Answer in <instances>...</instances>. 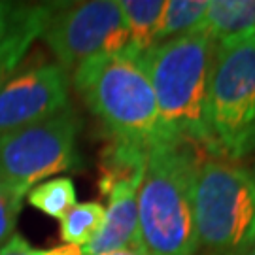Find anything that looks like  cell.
<instances>
[{"instance_id": "1", "label": "cell", "mask_w": 255, "mask_h": 255, "mask_svg": "<svg viewBox=\"0 0 255 255\" xmlns=\"http://www.w3.org/2000/svg\"><path fill=\"white\" fill-rule=\"evenodd\" d=\"M195 146L164 140L147 149L138 187V240L147 255H195Z\"/></svg>"}, {"instance_id": "2", "label": "cell", "mask_w": 255, "mask_h": 255, "mask_svg": "<svg viewBox=\"0 0 255 255\" xmlns=\"http://www.w3.org/2000/svg\"><path fill=\"white\" fill-rule=\"evenodd\" d=\"M216 44L201 27L147 49L146 72L153 87L164 140L212 151L206 97Z\"/></svg>"}, {"instance_id": "3", "label": "cell", "mask_w": 255, "mask_h": 255, "mask_svg": "<svg viewBox=\"0 0 255 255\" xmlns=\"http://www.w3.org/2000/svg\"><path fill=\"white\" fill-rule=\"evenodd\" d=\"M72 82L114 140L146 151L164 142L153 87L140 51L130 47L87 59L72 72Z\"/></svg>"}, {"instance_id": "4", "label": "cell", "mask_w": 255, "mask_h": 255, "mask_svg": "<svg viewBox=\"0 0 255 255\" xmlns=\"http://www.w3.org/2000/svg\"><path fill=\"white\" fill-rule=\"evenodd\" d=\"M195 227L202 255H240L255 240V176L223 157L199 161Z\"/></svg>"}, {"instance_id": "5", "label": "cell", "mask_w": 255, "mask_h": 255, "mask_svg": "<svg viewBox=\"0 0 255 255\" xmlns=\"http://www.w3.org/2000/svg\"><path fill=\"white\" fill-rule=\"evenodd\" d=\"M206 123L216 157L233 161L255 149V36L214 49Z\"/></svg>"}, {"instance_id": "6", "label": "cell", "mask_w": 255, "mask_h": 255, "mask_svg": "<svg viewBox=\"0 0 255 255\" xmlns=\"http://www.w3.org/2000/svg\"><path fill=\"white\" fill-rule=\"evenodd\" d=\"M80 119L68 106L36 125L0 134V182L27 195L42 180L78 164Z\"/></svg>"}, {"instance_id": "7", "label": "cell", "mask_w": 255, "mask_h": 255, "mask_svg": "<svg viewBox=\"0 0 255 255\" xmlns=\"http://www.w3.org/2000/svg\"><path fill=\"white\" fill-rule=\"evenodd\" d=\"M42 38L66 72H74L87 59L132 47L118 0L61 4Z\"/></svg>"}, {"instance_id": "8", "label": "cell", "mask_w": 255, "mask_h": 255, "mask_svg": "<svg viewBox=\"0 0 255 255\" xmlns=\"http://www.w3.org/2000/svg\"><path fill=\"white\" fill-rule=\"evenodd\" d=\"M68 87L70 76L57 63L13 74L0 89V134L61 114L70 106Z\"/></svg>"}, {"instance_id": "9", "label": "cell", "mask_w": 255, "mask_h": 255, "mask_svg": "<svg viewBox=\"0 0 255 255\" xmlns=\"http://www.w3.org/2000/svg\"><path fill=\"white\" fill-rule=\"evenodd\" d=\"M142 176L119 180L104 195L108 197L106 216L95 237L80 248L82 255H102L140 244L138 240V187Z\"/></svg>"}, {"instance_id": "10", "label": "cell", "mask_w": 255, "mask_h": 255, "mask_svg": "<svg viewBox=\"0 0 255 255\" xmlns=\"http://www.w3.org/2000/svg\"><path fill=\"white\" fill-rule=\"evenodd\" d=\"M61 4H25L9 36L0 46V89L13 76L34 38L42 36Z\"/></svg>"}, {"instance_id": "11", "label": "cell", "mask_w": 255, "mask_h": 255, "mask_svg": "<svg viewBox=\"0 0 255 255\" xmlns=\"http://www.w3.org/2000/svg\"><path fill=\"white\" fill-rule=\"evenodd\" d=\"M201 28L216 46L255 36V0H210Z\"/></svg>"}, {"instance_id": "12", "label": "cell", "mask_w": 255, "mask_h": 255, "mask_svg": "<svg viewBox=\"0 0 255 255\" xmlns=\"http://www.w3.org/2000/svg\"><path fill=\"white\" fill-rule=\"evenodd\" d=\"M130 46L140 53L157 44L164 11V0H119Z\"/></svg>"}, {"instance_id": "13", "label": "cell", "mask_w": 255, "mask_h": 255, "mask_svg": "<svg viewBox=\"0 0 255 255\" xmlns=\"http://www.w3.org/2000/svg\"><path fill=\"white\" fill-rule=\"evenodd\" d=\"M104 216H106V206L101 202H76L72 208L59 219L63 242L78 248L85 246L99 233Z\"/></svg>"}, {"instance_id": "14", "label": "cell", "mask_w": 255, "mask_h": 255, "mask_svg": "<svg viewBox=\"0 0 255 255\" xmlns=\"http://www.w3.org/2000/svg\"><path fill=\"white\" fill-rule=\"evenodd\" d=\"M206 8L208 0H164L157 44L197 30L202 25Z\"/></svg>"}, {"instance_id": "15", "label": "cell", "mask_w": 255, "mask_h": 255, "mask_svg": "<svg viewBox=\"0 0 255 255\" xmlns=\"http://www.w3.org/2000/svg\"><path fill=\"white\" fill-rule=\"evenodd\" d=\"M28 204L53 219H61L76 204V185L68 176L49 178L27 193Z\"/></svg>"}, {"instance_id": "16", "label": "cell", "mask_w": 255, "mask_h": 255, "mask_svg": "<svg viewBox=\"0 0 255 255\" xmlns=\"http://www.w3.org/2000/svg\"><path fill=\"white\" fill-rule=\"evenodd\" d=\"M27 195L0 182V248L8 242L15 233L17 218L23 208V199Z\"/></svg>"}, {"instance_id": "17", "label": "cell", "mask_w": 255, "mask_h": 255, "mask_svg": "<svg viewBox=\"0 0 255 255\" xmlns=\"http://www.w3.org/2000/svg\"><path fill=\"white\" fill-rule=\"evenodd\" d=\"M23 6L25 4H15V2L0 0V46L9 36V32L13 30L19 15L23 11Z\"/></svg>"}, {"instance_id": "18", "label": "cell", "mask_w": 255, "mask_h": 255, "mask_svg": "<svg viewBox=\"0 0 255 255\" xmlns=\"http://www.w3.org/2000/svg\"><path fill=\"white\" fill-rule=\"evenodd\" d=\"M0 255H46L42 250H36L19 235H13L4 246L0 248Z\"/></svg>"}, {"instance_id": "19", "label": "cell", "mask_w": 255, "mask_h": 255, "mask_svg": "<svg viewBox=\"0 0 255 255\" xmlns=\"http://www.w3.org/2000/svg\"><path fill=\"white\" fill-rule=\"evenodd\" d=\"M102 255H147V254L144 252V248L140 246V244H132V246L121 248V250L108 252V254H102Z\"/></svg>"}, {"instance_id": "20", "label": "cell", "mask_w": 255, "mask_h": 255, "mask_svg": "<svg viewBox=\"0 0 255 255\" xmlns=\"http://www.w3.org/2000/svg\"><path fill=\"white\" fill-rule=\"evenodd\" d=\"M240 255H255V240H254V242H252V244H250V246H248L246 250H244V252H242Z\"/></svg>"}, {"instance_id": "21", "label": "cell", "mask_w": 255, "mask_h": 255, "mask_svg": "<svg viewBox=\"0 0 255 255\" xmlns=\"http://www.w3.org/2000/svg\"><path fill=\"white\" fill-rule=\"evenodd\" d=\"M254 176H255V170H254Z\"/></svg>"}]
</instances>
